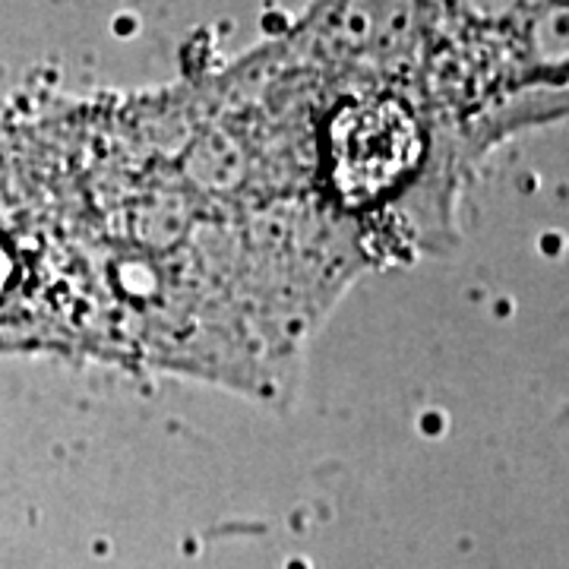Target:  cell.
<instances>
[{"mask_svg":"<svg viewBox=\"0 0 569 569\" xmlns=\"http://www.w3.org/2000/svg\"><path fill=\"white\" fill-rule=\"evenodd\" d=\"M427 104L475 168L512 137L569 121V0H406Z\"/></svg>","mask_w":569,"mask_h":569,"instance_id":"1","label":"cell"},{"mask_svg":"<svg viewBox=\"0 0 569 569\" xmlns=\"http://www.w3.org/2000/svg\"><path fill=\"white\" fill-rule=\"evenodd\" d=\"M26 272V260L20 257L17 244L0 231V307L7 305L13 298V291L22 284V276Z\"/></svg>","mask_w":569,"mask_h":569,"instance_id":"2","label":"cell"}]
</instances>
